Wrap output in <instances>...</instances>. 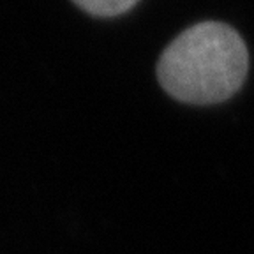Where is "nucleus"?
I'll return each mask as SVG.
<instances>
[{"instance_id":"obj_1","label":"nucleus","mask_w":254,"mask_h":254,"mask_svg":"<svg viewBox=\"0 0 254 254\" xmlns=\"http://www.w3.org/2000/svg\"><path fill=\"white\" fill-rule=\"evenodd\" d=\"M249 55L242 37L219 21H203L175 37L157 64L159 83L173 99L208 106L242 87Z\"/></svg>"},{"instance_id":"obj_2","label":"nucleus","mask_w":254,"mask_h":254,"mask_svg":"<svg viewBox=\"0 0 254 254\" xmlns=\"http://www.w3.org/2000/svg\"><path fill=\"white\" fill-rule=\"evenodd\" d=\"M79 9L97 18H113L131 11L139 0H72Z\"/></svg>"}]
</instances>
